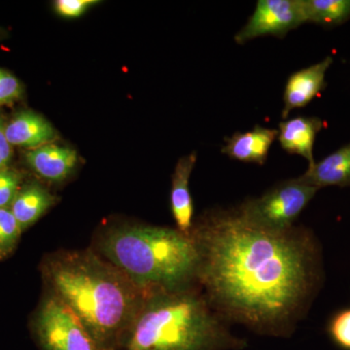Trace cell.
Returning a JSON list of instances; mask_svg holds the SVG:
<instances>
[{
	"instance_id": "5",
	"label": "cell",
	"mask_w": 350,
	"mask_h": 350,
	"mask_svg": "<svg viewBox=\"0 0 350 350\" xmlns=\"http://www.w3.org/2000/svg\"><path fill=\"white\" fill-rule=\"evenodd\" d=\"M317 191L298 177L276 184L261 197L246 200L238 208L244 217L260 227L284 231L293 227Z\"/></svg>"
},
{
	"instance_id": "4",
	"label": "cell",
	"mask_w": 350,
	"mask_h": 350,
	"mask_svg": "<svg viewBox=\"0 0 350 350\" xmlns=\"http://www.w3.org/2000/svg\"><path fill=\"white\" fill-rule=\"evenodd\" d=\"M98 248L145 294L199 285L197 245L178 230L123 226L107 232Z\"/></svg>"
},
{
	"instance_id": "9",
	"label": "cell",
	"mask_w": 350,
	"mask_h": 350,
	"mask_svg": "<svg viewBox=\"0 0 350 350\" xmlns=\"http://www.w3.org/2000/svg\"><path fill=\"white\" fill-rule=\"evenodd\" d=\"M278 137V131L259 125L246 133H236L225 138L222 153L234 160L243 163L265 165L271 145Z\"/></svg>"
},
{
	"instance_id": "17",
	"label": "cell",
	"mask_w": 350,
	"mask_h": 350,
	"mask_svg": "<svg viewBox=\"0 0 350 350\" xmlns=\"http://www.w3.org/2000/svg\"><path fill=\"white\" fill-rule=\"evenodd\" d=\"M327 335L340 350H350V308L334 313L326 325Z\"/></svg>"
},
{
	"instance_id": "20",
	"label": "cell",
	"mask_w": 350,
	"mask_h": 350,
	"mask_svg": "<svg viewBox=\"0 0 350 350\" xmlns=\"http://www.w3.org/2000/svg\"><path fill=\"white\" fill-rule=\"evenodd\" d=\"M23 87L19 80L8 71L0 68V107L20 100Z\"/></svg>"
},
{
	"instance_id": "22",
	"label": "cell",
	"mask_w": 350,
	"mask_h": 350,
	"mask_svg": "<svg viewBox=\"0 0 350 350\" xmlns=\"http://www.w3.org/2000/svg\"><path fill=\"white\" fill-rule=\"evenodd\" d=\"M6 123L0 114V170L7 169L12 157V145L6 137Z\"/></svg>"
},
{
	"instance_id": "1",
	"label": "cell",
	"mask_w": 350,
	"mask_h": 350,
	"mask_svg": "<svg viewBox=\"0 0 350 350\" xmlns=\"http://www.w3.org/2000/svg\"><path fill=\"white\" fill-rule=\"evenodd\" d=\"M191 236L199 252L198 284L228 323L288 338L323 278L321 248L310 230L260 227L237 208L204 214Z\"/></svg>"
},
{
	"instance_id": "3",
	"label": "cell",
	"mask_w": 350,
	"mask_h": 350,
	"mask_svg": "<svg viewBox=\"0 0 350 350\" xmlns=\"http://www.w3.org/2000/svg\"><path fill=\"white\" fill-rule=\"evenodd\" d=\"M196 285L146 294L117 350H241L236 337Z\"/></svg>"
},
{
	"instance_id": "6",
	"label": "cell",
	"mask_w": 350,
	"mask_h": 350,
	"mask_svg": "<svg viewBox=\"0 0 350 350\" xmlns=\"http://www.w3.org/2000/svg\"><path fill=\"white\" fill-rule=\"evenodd\" d=\"M34 326L42 350H100L79 317L54 293L43 301Z\"/></svg>"
},
{
	"instance_id": "18",
	"label": "cell",
	"mask_w": 350,
	"mask_h": 350,
	"mask_svg": "<svg viewBox=\"0 0 350 350\" xmlns=\"http://www.w3.org/2000/svg\"><path fill=\"white\" fill-rule=\"evenodd\" d=\"M10 208H0V256L12 252L22 232Z\"/></svg>"
},
{
	"instance_id": "13",
	"label": "cell",
	"mask_w": 350,
	"mask_h": 350,
	"mask_svg": "<svg viewBox=\"0 0 350 350\" xmlns=\"http://www.w3.org/2000/svg\"><path fill=\"white\" fill-rule=\"evenodd\" d=\"M299 178L319 190L327 186L350 187V144L315 163Z\"/></svg>"
},
{
	"instance_id": "14",
	"label": "cell",
	"mask_w": 350,
	"mask_h": 350,
	"mask_svg": "<svg viewBox=\"0 0 350 350\" xmlns=\"http://www.w3.org/2000/svg\"><path fill=\"white\" fill-rule=\"evenodd\" d=\"M6 137L12 146L36 149L49 144L56 133L49 122L32 111H23L6 124Z\"/></svg>"
},
{
	"instance_id": "15",
	"label": "cell",
	"mask_w": 350,
	"mask_h": 350,
	"mask_svg": "<svg viewBox=\"0 0 350 350\" xmlns=\"http://www.w3.org/2000/svg\"><path fill=\"white\" fill-rule=\"evenodd\" d=\"M55 198L38 184L21 189L14 200L11 211L22 231L34 224L54 204Z\"/></svg>"
},
{
	"instance_id": "8",
	"label": "cell",
	"mask_w": 350,
	"mask_h": 350,
	"mask_svg": "<svg viewBox=\"0 0 350 350\" xmlns=\"http://www.w3.org/2000/svg\"><path fill=\"white\" fill-rule=\"evenodd\" d=\"M332 64L333 59L327 57L320 63L312 64L290 75L283 94V119L287 118L292 110L306 107L325 89V75Z\"/></svg>"
},
{
	"instance_id": "12",
	"label": "cell",
	"mask_w": 350,
	"mask_h": 350,
	"mask_svg": "<svg viewBox=\"0 0 350 350\" xmlns=\"http://www.w3.org/2000/svg\"><path fill=\"white\" fill-rule=\"evenodd\" d=\"M25 160L36 174L51 181H62L68 176L77 163V154L68 147L46 144L31 149Z\"/></svg>"
},
{
	"instance_id": "2",
	"label": "cell",
	"mask_w": 350,
	"mask_h": 350,
	"mask_svg": "<svg viewBox=\"0 0 350 350\" xmlns=\"http://www.w3.org/2000/svg\"><path fill=\"white\" fill-rule=\"evenodd\" d=\"M44 271L53 293L79 317L100 349H118L146 294L91 251L54 254Z\"/></svg>"
},
{
	"instance_id": "19",
	"label": "cell",
	"mask_w": 350,
	"mask_h": 350,
	"mask_svg": "<svg viewBox=\"0 0 350 350\" xmlns=\"http://www.w3.org/2000/svg\"><path fill=\"white\" fill-rule=\"evenodd\" d=\"M20 175L15 170H0V208H10L20 191Z\"/></svg>"
},
{
	"instance_id": "11",
	"label": "cell",
	"mask_w": 350,
	"mask_h": 350,
	"mask_svg": "<svg viewBox=\"0 0 350 350\" xmlns=\"http://www.w3.org/2000/svg\"><path fill=\"white\" fill-rule=\"evenodd\" d=\"M324 128V123L317 117L300 116L280 123L278 142L283 150L305 158L308 167L315 163L313 147L317 133Z\"/></svg>"
},
{
	"instance_id": "16",
	"label": "cell",
	"mask_w": 350,
	"mask_h": 350,
	"mask_svg": "<svg viewBox=\"0 0 350 350\" xmlns=\"http://www.w3.org/2000/svg\"><path fill=\"white\" fill-rule=\"evenodd\" d=\"M305 23L338 27L350 20V0H300Z\"/></svg>"
},
{
	"instance_id": "7",
	"label": "cell",
	"mask_w": 350,
	"mask_h": 350,
	"mask_svg": "<svg viewBox=\"0 0 350 350\" xmlns=\"http://www.w3.org/2000/svg\"><path fill=\"white\" fill-rule=\"evenodd\" d=\"M305 23L300 0H259L246 25L234 36L244 44L261 36L284 38Z\"/></svg>"
},
{
	"instance_id": "21",
	"label": "cell",
	"mask_w": 350,
	"mask_h": 350,
	"mask_svg": "<svg viewBox=\"0 0 350 350\" xmlns=\"http://www.w3.org/2000/svg\"><path fill=\"white\" fill-rule=\"evenodd\" d=\"M94 3H98V1H94V0H59L55 3V7L62 16L76 18L82 15L90 6Z\"/></svg>"
},
{
	"instance_id": "10",
	"label": "cell",
	"mask_w": 350,
	"mask_h": 350,
	"mask_svg": "<svg viewBox=\"0 0 350 350\" xmlns=\"http://www.w3.org/2000/svg\"><path fill=\"white\" fill-rule=\"evenodd\" d=\"M197 155L189 154L177 163L172 175L170 206L177 230L186 236H191L193 229L194 204L189 189V180L194 170Z\"/></svg>"
}]
</instances>
